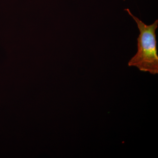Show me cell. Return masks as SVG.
<instances>
[{"instance_id":"cell-1","label":"cell","mask_w":158,"mask_h":158,"mask_svg":"<svg viewBox=\"0 0 158 158\" xmlns=\"http://www.w3.org/2000/svg\"><path fill=\"white\" fill-rule=\"evenodd\" d=\"M137 23L140 34L137 38L138 52L128 62L129 66L137 67L140 71L153 75L158 73V55L156 31L158 20L147 25L134 16L128 9H126Z\"/></svg>"}]
</instances>
